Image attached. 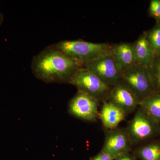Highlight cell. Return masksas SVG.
Masks as SVG:
<instances>
[{
    "label": "cell",
    "instance_id": "cell-2",
    "mask_svg": "<svg viewBox=\"0 0 160 160\" xmlns=\"http://www.w3.org/2000/svg\"><path fill=\"white\" fill-rule=\"evenodd\" d=\"M55 45L66 55L84 65L102 56L112 54L113 46L108 43H92L82 40L61 41Z\"/></svg>",
    "mask_w": 160,
    "mask_h": 160
},
{
    "label": "cell",
    "instance_id": "cell-14",
    "mask_svg": "<svg viewBox=\"0 0 160 160\" xmlns=\"http://www.w3.org/2000/svg\"><path fill=\"white\" fill-rule=\"evenodd\" d=\"M141 160H160V143L154 142L141 146L135 151Z\"/></svg>",
    "mask_w": 160,
    "mask_h": 160
},
{
    "label": "cell",
    "instance_id": "cell-10",
    "mask_svg": "<svg viewBox=\"0 0 160 160\" xmlns=\"http://www.w3.org/2000/svg\"><path fill=\"white\" fill-rule=\"evenodd\" d=\"M111 52L121 71L137 63L133 45L131 43L113 45Z\"/></svg>",
    "mask_w": 160,
    "mask_h": 160
},
{
    "label": "cell",
    "instance_id": "cell-5",
    "mask_svg": "<svg viewBox=\"0 0 160 160\" xmlns=\"http://www.w3.org/2000/svg\"><path fill=\"white\" fill-rule=\"evenodd\" d=\"M159 130V123L140 107L131 120L126 131L131 145H135L153 137Z\"/></svg>",
    "mask_w": 160,
    "mask_h": 160
},
{
    "label": "cell",
    "instance_id": "cell-8",
    "mask_svg": "<svg viewBox=\"0 0 160 160\" xmlns=\"http://www.w3.org/2000/svg\"><path fill=\"white\" fill-rule=\"evenodd\" d=\"M107 99L108 102L122 109L126 115L134 111L140 106L141 102L122 82L112 87Z\"/></svg>",
    "mask_w": 160,
    "mask_h": 160
},
{
    "label": "cell",
    "instance_id": "cell-7",
    "mask_svg": "<svg viewBox=\"0 0 160 160\" xmlns=\"http://www.w3.org/2000/svg\"><path fill=\"white\" fill-rule=\"evenodd\" d=\"M98 105L97 100L78 92L69 103V112L81 119L94 122L98 115Z\"/></svg>",
    "mask_w": 160,
    "mask_h": 160
},
{
    "label": "cell",
    "instance_id": "cell-15",
    "mask_svg": "<svg viewBox=\"0 0 160 160\" xmlns=\"http://www.w3.org/2000/svg\"><path fill=\"white\" fill-rule=\"evenodd\" d=\"M146 38L152 46L155 55L160 54V21L156 22L155 26L148 31L144 32Z\"/></svg>",
    "mask_w": 160,
    "mask_h": 160
},
{
    "label": "cell",
    "instance_id": "cell-16",
    "mask_svg": "<svg viewBox=\"0 0 160 160\" xmlns=\"http://www.w3.org/2000/svg\"><path fill=\"white\" fill-rule=\"evenodd\" d=\"M154 92L160 93V54L155 55L153 62L148 69Z\"/></svg>",
    "mask_w": 160,
    "mask_h": 160
},
{
    "label": "cell",
    "instance_id": "cell-13",
    "mask_svg": "<svg viewBox=\"0 0 160 160\" xmlns=\"http://www.w3.org/2000/svg\"><path fill=\"white\" fill-rule=\"evenodd\" d=\"M140 106L160 123V93L153 92L140 102Z\"/></svg>",
    "mask_w": 160,
    "mask_h": 160
},
{
    "label": "cell",
    "instance_id": "cell-12",
    "mask_svg": "<svg viewBox=\"0 0 160 160\" xmlns=\"http://www.w3.org/2000/svg\"><path fill=\"white\" fill-rule=\"evenodd\" d=\"M126 116L122 109L108 101L104 102L100 115L103 126L110 130L116 129Z\"/></svg>",
    "mask_w": 160,
    "mask_h": 160
},
{
    "label": "cell",
    "instance_id": "cell-6",
    "mask_svg": "<svg viewBox=\"0 0 160 160\" xmlns=\"http://www.w3.org/2000/svg\"><path fill=\"white\" fill-rule=\"evenodd\" d=\"M84 67L93 72L110 87L116 86L121 82L122 71L112 54L102 56L85 63Z\"/></svg>",
    "mask_w": 160,
    "mask_h": 160
},
{
    "label": "cell",
    "instance_id": "cell-9",
    "mask_svg": "<svg viewBox=\"0 0 160 160\" xmlns=\"http://www.w3.org/2000/svg\"><path fill=\"white\" fill-rule=\"evenodd\" d=\"M131 146L126 129H116L106 134L102 150L117 158L129 152Z\"/></svg>",
    "mask_w": 160,
    "mask_h": 160
},
{
    "label": "cell",
    "instance_id": "cell-19",
    "mask_svg": "<svg viewBox=\"0 0 160 160\" xmlns=\"http://www.w3.org/2000/svg\"><path fill=\"white\" fill-rule=\"evenodd\" d=\"M114 160H135L133 156L129 152L121 155L115 158Z\"/></svg>",
    "mask_w": 160,
    "mask_h": 160
},
{
    "label": "cell",
    "instance_id": "cell-17",
    "mask_svg": "<svg viewBox=\"0 0 160 160\" xmlns=\"http://www.w3.org/2000/svg\"><path fill=\"white\" fill-rule=\"evenodd\" d=\"M149 13L156 22L160 21V0H151L149 8Z\"/></svg>",
    "mask_w": 160,
    "mask_h": 160
},
{
    "label": "cell",
    "instance_id": "cell-18",
    "mask_svg": "<svg viewBox=\"0 0 160 160\" xmlns=\"http://www.w3.org/2000/svg\"><path fill=\"white\" fill-rule=\"evenodd\" d=\"M115 158L109 153L102 150L99 153L92 158L91 160H114Z\"/></svg>",
    "mask_w": 160,
    "mask_h": 160
},
{
    "label": "cell",
    "instance_id": "cell-4",
    "mask_svg": "<svg viewBox=\"0 0 160 160\" xmlns=\"http://www.w3.org/2000/svg\"><path fill=\"white\" fill-rule=\"evenodd\" d=\"M121 82L140 102L154 92L148 69L139 63H136L122 71Z\"/></svg>",
    "mask_w": 160,
    "mask_h": 160
},
{
    "label": "cell",
    "instance_id": "cell-1",
    "mask_svg": "<svg viewBox=\"0 0 160 160\" xmlns=\"http://www.w3.org/2000/svg\"><path fill=\"white\" fill-rule=\"evenodd\" d=\"M84 64L69 58L56 45L46 47L32 59L31 68L34 75L46 82H69Z\"/></svg>",
    "mask_w": 160,
    "mask_h": 160
},
{
    "label": "cell",
    "instance_id": "cell-20",
    "mask_svg": "<svg viewBox=\"0 0 160 160\" xmlns=\"http://www.w3.org/2000/svg\"><path fill=\"white\" fill-rule=\"evenodd\" d=\"M3 21H4V16L2 13L0 12V26H2Z\"/></svg>",
    "mask_w": 160,
    "mask_h": 160
},
{
    "label": "cell",
    "instance_id": "cell-11",
    "mask_svg": "<svg viewBox=\"0 0 160 160\" xmlns=\"http://www.w3.org/2000/svg\"><path fill=\"white\" fill-rule=\"evenodd\" d=\"M138 63L149 69L155 57L154 49L146 38L145 32L132 43Z\"/></svg>",
    "mask_w": 160,
    "mask_h": 160
},
{
    "label": "cell",
    "instance_id": "cell-3",
    "mask_svg": "<svg viewBox=\"0 0 160 160\" xmlns=\"http://www.w3.org/2000/svg\"><path fill=\"white\" fill-rule=\"evenodd\" d=\"M77 88L78 92L99 102L108 98L112 87L103 82L93 72L83 67L77 70L69 82Z\"/></svg>",
    "mask_w": 160,
    "mask_h": 160
}]
</instances>
